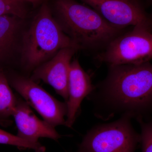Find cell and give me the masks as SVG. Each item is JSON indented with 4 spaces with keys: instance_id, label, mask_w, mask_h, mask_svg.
Wrapping results in <instances>:
<instances>
[{
    "instance_id": "1",
    "label": "cell",
    "mask_w": 152,
    "mask_h": 152,
    "mask_svg": "<svg viewBox=\"0 0 152 152\" xmlns=\"http://www.w3.org/2000/svg\"><path fill=\"white\" fill-rule=\"evenodd\" d=\"M93 94L95 114L103 120L116 115L147 120L152 114V64L109 66Z\"/></svg>"
},
{
    "instance_id": "2",
    "label": "cell",
    "mask_w": 152,
    "mask_h": 152,
    "mask_svg": "<svg viewBox=\"0 0 152 152\" xmlns=\"http://www.w3.org/2000/svg\"><path fill=\"white\" fill-rule=\"evenodd\" d=\"M59 23L79 48L105 47L124 28L109 23L94 10L74 0H57Z\"/></svg>"
},
{
    "instance_id": "3",
    "label": "cell",
    "mask_w": 152,
    "mask_h": 152,
    "mask_svg": "<svg viewBox=\"0 0 152 152\" xmlns=\"http://www.w3.org/2000/svg\"><path fill=\"white\" fill-rule=\"evenodd\" d=\"M68 48L80 49L54 18L48 5L43 4L23 39L24 64L28 69H35Z\"/></svg>"
},
{
    "instance_id": "4",
    "label": "cell",
    "mask_w": 152,
    "mask_h": 152,
    "mask_svg": "<svg viewBox=\"0 0 152 152\" xmlns=\"http://www.w3.org/2000/svg\"><path fill=\"white\" fill-rule=\"evenodd\" d=\"M131 119L124 116L95 126L85 135L78 152H134L141 137L133 127Z\"/></svg>"
},
{
    "instance_id": "5",
    "label": "cell",
    "mask_w": 152,
    "mask_h": 152,
    "mask_svg": "<svg viewBox=\"0 0 152 152\" xmlns=\"http://www.w3.org/2000/svg\"><path fill=\"white\" fill-rule=\"evenodd\" d=\"M96 59L108 66L139 64L152 59V31L136 26L111 41Z\"/></svg>"
},
{
    "instance_id": "6",
    "label": "cell",
    "mask_w": 152,
    "mask_h": 152,
    "mask_svg": "<svg viewBox=\"0 0 152 152\" xmlns=\"http://www.w3.org/2000/svg\"><path fill=\"white\" fill-rule=\"evenodd\" d=\"M12 86L30 106L54 127L65 125L66 103L58 100L31 78L16 75L11 78Z\"/></svg>"
},
{
    "instance_id": "7",
    "label": "cell",
    "mask_w": 152,
    "mask_h": 152,
    "mask_svg": "<svg viewBox=\"0 0 152 152\" xmlns=\"http://www.w3.org/2000/svg\"><path fill=\"white\" fill-rule=\"evenodd\" d=\"M110 23L124 28L132 26L152 31V19L137 0H80Z\"/></svg>"
},
{
    "instance_id": "8",
    "label": "cell",
    "mask_w": 152,
    "mask_h": 152,
    "mask_svg": "<svg viewBox=\"0 0 152 152\" xmlns=\"http://www.w3.org/2000/svg\"><path fill=\"white\" fill-rule=\"evenodd\" d=\"M78 50L75 48L60 50L50 59L36 68L31 79L35 81L40 80L50 85L66 102L71 60Z\"/></svg>"
},
{
    "instance_id": "9",
    "label": "cell",
    "mask_w": 152,
    "mask_h": 152,
    "mask_svg": "<svg viewBox=\"0 0 152 152\" xmlns=\"http://www.w3.org/2000/svg\"><path fill=\"white\" fill-rule=\"evenodd\" d=\"M12 117L18 129V136L24 140L37 142L40 138L57 140L61 137L55 127L39 119L23 99H18Z\"/></svg>"
},
{
    "instance_id": "10",
    "label": "cell",
    "mask_w": 152,
    "mask_h": 152,
    "mask_svg": "<svg viewBox=\"0 0 152 152\" xmlns=\"http://www.w3.org/2000/svg\"><path fill=\"white\" fill-rule=\"evenodd\" d=\"M95 87L91 77L82 67L78 60L71 62L68 80V98L66 103L67 112L65 126L71 128L77 118L83 100L91 94Z\"/></svg>"
},
{
    "instance_id": "11",
    "label": "cell",
    "mask_w": 152,
    "mask_h": 152,
    "mask_svg": "<svg viewBox=\"0 0 152 152\" xmlns=\"http://www.w3.org/2000/svg\"><path fill=\"white\" fill-rule=\"evenodd\" d=\"M20 19L14 16H0V61L10 56L13 50Z\"/></svg>"
},
{
    "instance_id": "12",
    "label": "cell",
    "mask_w": 152,
    "mask_h": 152,
    "mask_svg": "<svg viewBox=\"0 0 152 152\" xmlns=\"http://www.w3.org/2000/svg\"><path fill=\"white\" fill-rule=\"evenodd\" d=\"M17 101L7 77L0 70V120H6L12 116Z\"/></svg>"
},
{
    "instance_id": "13",
    "label": "cell",
    "mask_w": 152,
    "mask_h": 152,
    "mask_svg": "<svg viewBox=\"0 0 152 152\" xmlns=\"http://www.w3.org/2000/svg\"><path fill=\"white\" fill-rule=\"evenodd\" d=\"M0 144L11 145L23 149H30L35 152H45V148L39 142L27 140L0 129Z\"/></svg>"
},
{
    "instance_id": "14",
    "label": "cell",
    "mask_w": 152,
    "mask_h": 152,
    "mask_svg": "<svg viewBox=\"0 0 152 152\" xmlns=\"http://www.w3.org/2000/svg\"><path fill=\"white\" fill-rule=\"evenodd\" d=\"M24 3L20 0H0V16L12 15L24 18L27 13Z\"/></svg>"
},
{
    "instance_id": "15",
    "label": "cell",
    "mask_w": 152,
    "mask_h": 152,
    "mask_svg": "<svg viewBox=\"0 0 152 152\" xmlns=\"http://www.w3.org/2000/svg\"><path fill=\"white\" fill-rule=\"evenodd\" d=\"M140 126L141 141L142 152H152V120L139 119L137 120Z\"/></svg>"
},
{
    "instance_id": "16",
    "label": "cell",
    "mask_w": 152,
    "mask_h": 152,
    "mask_svg": "<svg viewBox=\"0 0 152 152\" xmlns=\"http://www.w3.org/2000/svg\"><path fill=\"white\" fill-rule=\"evenodd\" d=\"M24 2H28L32 3L33 4H37L40 1V0H20Z\"/></svg>"
},
{
    "instance_id": "17",
    "label": "cell",
    "mask_w": 152,
    "mask_h": 152,
    "mask_svg": "<svg viewBox=\"0 0 152 152\" xmlns=\"http://www.w3.org/2000/svg\"></svg>"
}]
</instances>
